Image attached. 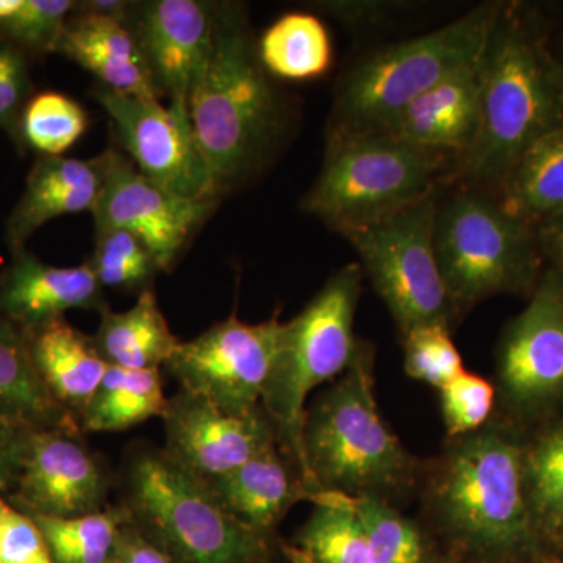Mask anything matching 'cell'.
Returning <instances> with one entry per match:
<instances>
[{"instance_id": "cell-1", "label": "cell", "mask_w": 563, "mask_h": 563, "mask_svg": "<svg viewBox=\"0 0 563 563\" xmlns=\"http://www.w3.org/2000/svg\"><path fill=\"white\" fill-rule=\"evenodd\" d=\"M526 431L490 420L451 440L429 473L424 509L465 563H514L548 554L526 504L521 457Z\"/></svg>"}, {"instance_id": "cell-2", "label": "cell", "mask_w": 563, "mask_h": 563, "mask_svg": "<svg viewBox=\"0 0 563 563\" xmlns=\"http://www.w3.org/2000/svg\"><path fill=\"white\" fill-rule=\"evenodd\" d=\"M479 76V131L455 179L496 195L518 157L563 121V65L536 11L520 3L499 5Z\"/></svg>"}, {"instance_id": "cell-3", "label": "cell", "mask_w": 563, "mask_h": 563, "mask_svg": "<svg viewBox=\"0 0 563 563\" xmlns=\"http://www.w3.org/2000/svg\"><path fill=\"white\" fill-rule=\"evenodd\" d=\"M188 111L220 195L261 168L279 136V99L239 3L217 7L210 62L191 92Z\"/></svg>"}, {"instance_id": "cell-4", "label": "cell", "mask_w": 563, "mask_h": 563, "mask_svg": "<svg viewBox=\"0 0 563 563\" xmlns=\"http://www.w3.org/2000/svg\"><path fill=\"white\" fill-rule=\"evenodd\" d=\"M374 347L362 342L350 368L307 409V485L317 493L393 503L417 481L412 455L390 431L374 395Z\"/></svg>"}, {"instance_id": "cell-5", "label": "cell", "mask_w": 563, "mask_h": 563, "mask_svg": "<svg viewBox=\"0 0 563 563\" xmlns=\"http://www.w3.org/2000/svg\"><path fill=\"white\" fill-rule=\"evenodd\" d=\"M501 3L466 11L443 27L380 47L339 84L328 144L384 133L410 103L481 57Z\"/></svg>"}, {"instance_id": "cell-6", "label": "cell", "mask_w": 563, "mask_h": 563, "mask_svg": "<svg viewBox=\"0 0 563 563\" xmlns=\"http://www.w3.org/2000/svg\"><path fill=\"white\" fill-rule=\"evenodd\" d=\"M363 276L358 263L343 266L298 317L282 322L276 357L263 388L262 406L276 428L277 443L299 466L306 484L307 396L318 385L342 376L357 354L361 340L355 336L354 321Z\"/></svg>"}, {"instance_id": "cell-7", "label": "cell", "mask_w": 563, "mask_h": 563, "mask_svg": "<svg viewBox=\"0 0 563 563\" xmlns=\"http://www.w3.org/2000/svg\"><path fill=\"white\" fill-rule=\"evenodd\" d=\"M433 246L455 317L492 296H531L543 273L532 225L468 185L437 207Z\"/></svg>"}, {"instance_id": "cell-8", "label": "cell", "mask_w": 563, "mask_h": 563, "mask_svg": "<svg viewBox=\"0 0 563 563\" xmlns=\"http://www.w3.org/2000/svg\"><path fill=\"white\" fill-rule=\"evenodd\" d=\"M448 179H455L450 158L376 133L328 144L302 207L346 235L435 196Z\"/></svg>"}, {"instance_id": "cell-9", "label": "cell", "mask_w": 563, "mask_h": 563, "mask_svg": "<svg viewBox=\"0 0 563 563\" xmlns=\"http://www.w3.org/2000/svg\"><path fill=\"white\" fill-rule=\"evenodd\" d=\"M124 507L132 523L174 563H272L269 533L224 512L163 451L133 461Z\"/></svg>"}, {"instance_id": "cell-10", "label": "cell", "mask_w": 563, "mask_h": 563, "mask_svg": "<svg viewBox=\"0 0 563 563\" xmlns=\"http://www.w3.org/2000/svg\"><path fill=\"white\" fill-rule=\"evenodd\" d=\"M437 207L435 195L344 235L401 336L422 325L451 329L457 320L433 246Z\"/></svg>"}, {"instance_id": "cell-11", "label": "cell", "mask_w": 563, "mask_h": 563, "mask_svg": "<svg viewBox=\"0 0 563 563\" xmlns=\"http://www.w3.org/2000/svg\"><path fill=\"white\" fill-rule=\"evenodd\" d=\"M495 388L506 420L525 431L563 415V274L551 266L503 331Z\"/></svg>"}, {"instance_id": "cell-12", "label": "cell", "mask_w": 563, "mask_h": 563, "mask_svg": "<svg viewBox=\"0 0 563 563\" xmlns=\"http://www.w3.org/2000/svg\"><path fill=\"white\" fill-rule=\"evenodd\" d=\"M280 328L277 314L258 324L232 314L191 342L180 343L166 369L181 390L202 396L225 412H254L262 406Z\"/></svg>"}, {"instance_id": "cell-13", "label": "cell", "mask_w": 563, "mask_h": 563, "mask_svg": "<svg viewBox=\"0 0 563 563\" xmlns=\"http://www.w3.org/2000/svg\"><path fill=\"white\" fill-rule=\"evenodd\" d=\"M109 113L122 150L135 168L163 190L187 199L220 196L203 161L187 103L163 106L158 99L96 92Z\"/></svg>"}, {"instance_id": "cell-14", "label": "cell", "mask_w": 563, "mask_h": 563, "mask_svg": "<svg viewBox=\"0 0 563 563\" xmlns=\"http://www.w3.org/2000/svg\"><path fill=\"white\" fill-rule=\"evenodd\" d=\"M217 199H187L146 179L114 151L101 196L92 209L96 232L124 229L139 236L161 272H169Z\"/></svg>"}, {"instance_id": "cell-15", "label": "cell", "mask_w": 563, "mask_h": 563, "mask_svg": "<svg viewBox=\"0 0 563 563\" xmlns=\"http://www.w3.org/2000/svg\"><path fill=\"white\" fill-rule=\"evenodd\" d=\"M16 461L13 487L3 498L21 512L70 518L102 510L106 477L80 433L21 432Z\"/></svg>"}, {"instance_id": "cell-16", "label": "cell", "mask_w": 563, "mask_h": 563, "mask_svg": "<svg viewBox=\"0 0 563 563\" xmlns=\"http://www.w3.org/2000/svg\"><path fill=\"white\" fill-rule=\"evenodd\" d=\"M163 453L201 481L239 468L277 443L276 428L263 406L251 413H231L187 390L168 399L163 413Z\"/></svg>"}, {"instance_id": "cell-17", "label": "cell", "mask_w": 563, "mask_h": 563, "mask_svg": "<svg viewBox=\"0 0 563 563\" xmlns=\"http://www.w3.org/2000/svg\"><path fill=\"white\" fill-rule=\"evenodd\" d=\"M217 5L198 0H155L131 7L129 29L139 41L161 95L187 103L213 49Z\"/></svg>"}, {"instance_id": "cell-18", "label": "cell", "mask_w": 563, "mask_h": 563, "mask_svg": "<svg viewBox=\"0 0 563 563\" xmlns=\"http://www.w3.org/2000/svg\"><path fill=\"white\" fill-rule=\"evenodd\" d=\"M77 309H107L103 287L88 262L62 268L22 250L0 277V317L24 332L36 331Z\"/></svg>"}, {"instance_id": "cell-19", "label": "cell", "mask_w": 563, "mask_h": 563, "mask_svg": "<svg viewBox=\"0 0 563 563\" xmlns=\"http://www.w3.org/2000/svg\"><path fill=\"white\" fill-rule=\"evenodd\" d=\"M483 54V52H481ZM481 121L479 58L410 103L384 133L459 163L472 150Z\"/></svg>"}, {"instance_id": "cell-20", "label": "cell", "mask_w": 563, "mask_h": 563, "mask_svg": "<svg viewBox=\"0 0 563 563\" xmlns=\"http://www.w3.org/2000/svg\"><path fill=\"white\" fill-rule=\"evenodd\" d=\"M201 484L224 512L263 533L272 532L296 503L312 499L301 470L279 443Z\"/></svg>"}, {"instance_id": "cell-21", "label": "cell", "mask_w": 563, "mask_h": 563, "mask_svg": "<svg viewBox=\"0 0 563 563\" xmlns=\"http://www.w3.org/2000/svg\"><path fill=\"white\" fill-rule=\"evenodd\" d=\"M114 151L91 158L43 157L27 177L24 195L7 224L11 250L22 246L54 218L95 209L101 196Z\"/></svg>"}, {"instance_id": "cell-22", "label": "cell", "mask_w": 563, "mask_h": 563, "mask_svg": "<svg viewBox=\"0 0 563 563\" xmlns=\"http://www.w3.org/2000/svg\"><path fill=\"white\" fill-rule=\"evenodd\" d=\"M54 52L90 70L107 90L136 98H161L139 41L125 22L79 14L66 22Z\"/></svg>"}, {"instance_id": "cell-23", "label": "cell", "mask_w": 563, "mask_h": 563, "mask_svg": "<svg viewBox=\"0 0 563 563\" xmlns=\"http://www.w3.org/2000/svg\"><path fill=\"white\" fill-rule=\"evenodd\" d=\"M27 339L40 379L80 424L85 407L109 368L95 339L77 331L65 318L27 332Z\"/></svg>"}, {"instance_id": "cell-24", "label": "cell", "mask_w": 563, "mask_h": 563, "mask_svg": "<svg viewBox=\"0 0 563 563\" xmlns=\"http://www.w3.org/2000/svg\"><path fill=\"white\" fill-rule=\"evenodd\" d=\"M0 424L18 432L81 433L79 421L52 398L32 362L27 332L0 317Z\"/></svg>"}, {"instance_id": "cell-25", "label": "cell", "mask_w": 563, "mask_h": 563, "mask_svg": "<svg viewBox=\"0 0 563 563\" xmlns=\"http://www.w3.org/2000/svg\"><path fill=\"white\" fill-rule=\"evenodd\" d=\"M526 504L548 554L563 550V415L526 431L521 457Z\"/></svg>"}, {"instance_id": "cell-26", "label": "cell", "mask_w": 563, "mask_h": 563, "mask_svg": "<svg viewBox=\"0 0 563 563\" xmlns=\"http://www.w3.org/2000/svg\"><path fill=\"white\" fill-rule=\"evenodd\" d=\"M496 198L507 213L532 228L563 214V121L518 157Z\"/></svg>"}, {"instance_id": "cell-27", "label": "cell", "mask_w": 563, "mask_h": 563, "mask_svg": "<svg viewBox=\"0 0 563 563\" xmlns=\"http://www.w3.org/2000/svg\"><path fill=\"white\" fill-rule=\"evenodd\" d=\"M101 328L92 339L109 365L128 369H161L179 347L151 288L140 292L128 312L103 310Z\"/></svg>"}, {"instance_id": "cell-28", "label": "cell", "mask_w": 563, "mask_h": 563, "mask_svg": "<svg viewBox=\"0 0 563 563\" xmlns=\"http://www.w3.org/2000/svg\"><path fill=\"white\" fill-rule=\"evenodd\" d=\"M166 399L158 369L109 365L80 417L81 432H118L163 417Z\"/></svg>"}, {"instance_id": "cell-29", "label": "cell", "mask_w": 563, "mask_h": 563, "mask_svg": "<svg viewBox=\"0 0 563 563\" xmlns=\"http://www.w3.org/2000/svg\"><path fill=\"white\" fill-rule=\"evenodd\" d=\"M266 73L285 80H312L332 65V41L320 18L303 11L284 14L258 41Z\"/></svg>"}, {"instance_id": "cell-30", "label": "cell", "mask_w": 563, "mask_h": 563, "mask_svg": "<svg viewBox=\"0 0 563 563\" xmlns=\"http://www.w3.org/2000/svg\"><path fill=\"white\" fill-rule=\"evenodd\" d=\"M314 510L296 533V544L313 563H373L365 532L346 496L317 493Z\"/></svg>"}, {"instance_id": "cell-31", "label": "cell", "mask_w": 563, "mask_h": 563, "mask_svg": "<svg viewBox=\"0 0 563 563\" xmlns=\"http://www.w3.org/2000/svg\"><path fill=\"white\" fill-rule=\"evenodd\" d=\"M29 517L38 526L55 563H109L118 533L131 521L124 506L80 517Z\"/></svg>"}, {"instance_id": "cell-32", "label": "cell", "mask_w": 563, "mask_h": 563, "mask_svg": "<svg viewBox=\"0 0 563 563\" xmlns=\"http://www.w3.org/2000/svg\"><path fill=\"white\" fill-rule=\"evenodd\" d=\"M346 501L361 521L373 563H439L426 532L393 504L350 496Z\"/></svg>"}, {"instance_id": "cell-33", "label": "cell", "mask_w": 563, "mask_h": 563, "mask_svg": "<svg viewBox=\"0 0 563 563\" xmlns=\"http://www.w3.org/2000/svg\"><path fill=\"white\" fill-rule=\"evenodd\" d=\"M87 125L88 114L80 103L60 92H41L21 114L22 135L46 157H60L84 135Z\"/></svg>"}, {"instance_id": "cell-34", "label": "cell", "mask_w": 563, "mask_h": 563, "mask_svg": "<svg viewBox=\"0 0 563 563\" xmlns=\"http://www.w3.org/2000/svg\"><path fill=\"white\" fill-rule=\"evenodd\" d=\"M88 265L103 288L124 291L147 290L154 274L161 272L139 236L124 229L98 232Z\"/></svg>"}, {"instance_id": "cell-35", "label": "cell", "mask_w": 563, "mask_h": 563, "mask_svg": "<svg viewBox=\"0 0 563 563\" xmlns=\"http://www.w3.org/2000/svg\"><path fill=\"white\" fill-rule=\"evenodd\" d=\"M404 369L407 376L435 387L437 390L465 372L451 329L422 325L402 336Z\"/></svg>"}, {"instance_id": "cell-36", "label": "cell", "mask_w": 563, "mask_h": 563, "mask_svg": "<svg viewBox=\"0 0 563 563\" xmlns=\"http://www.w3.org/2000/svg\"><path fill=\"white\" fill-rule=\"evenodd\" d=\"M439 391L444 428L451 440L479 431L492 420L496 388L484 377L463 372Z\"/></svg>"}, {"instance_id": "cell-37", "label": "cell", "mask_w": 563, "mask_h": 563, "mask_svg": "<svg viewBox=\"0 0 563 563\" xmlns=\"http://www.w3.org/2000/svg\"><path fill=\"white\" fill-rule=\"evenodd\" d=\"M76 7L70 0H21L20 9L0 24V31L29 49L54 52Z\"/></svg>"}, {"instance_id": "cell-38", "label": "cell", "mask_w": 563, "mask_h": 563, "mask_svg": "<svg viewBox=\"0 0 563 563\" xmlns=\"http://www.w3.org/2000/svg\"><path fill=\"white\" fill-rule=\"evenodd\" d=\"M0 563H55L38 526L0 496Z\"/></svg>"}, {"instance_id": "cell-39", "label": "cell", "mask_w": 563, "mask_h": 563, "mask_svg": "<svg viewBox=\"0 0 563 563\" xmlns=\"http://www.w3.org/2000/svg\"><path fill=\"white\" fill-rule=\"evenodd\" d=\"M31 92L27 63L20 47L0 41V128L14 129Z\"/></svg>"}, {"instance_id": "cell-40", "label": "cell", "mask_w": 563, "mask_h": 563, "mask_svg": "<svg viewBox=\"0 0 563 563\" xmlns=\"http://www.w3.org/2000/svg\"><path fill=\"white\" fill-rule=\"evenodd\" d=\"M322 10L350 27H377L390 21L396 11L402 9L399 2H379V0H358V2H324Z\"/></svg>"}, {"instance_id": "cell-41", "label": "cell", "mask_w": 563, "mask_h": 563, "mask_svg": "<svg viewBox=\"0 0 563 563\" xmlns=\"http://www.w3.org/2000/svg\"><path fill=\"white\" fill-rule=\"evenodd\" d=\"M109 563H174L132 521L122 526Z\"/></svg>"}, {"instance_id": "cell-42", "label": "cell", "mask_w": 563, "mask_h": 563, "mask_svg": "<svg viewBox=\"0 0 563 563\" xmlns=\"http://www.w3.org/2000/svg\"><path fill=\"white\" fill-rule=\"evenodd\" d=\"M533 231L543 262L547 261L550 263L548 266L563 274V214L540 222Z\"/></svg>"}, {"instance_id": "cell-43", "label": "cell", "mask_w": 563, "mask_h": 563, "mask_svg": "<svg viewBox=\"0 0 563 563\" xmlns=\"http://www.w3.org/2000/svg\"><path fill=\"white\" fill-rule=\"evenodd\" d=\"M20 433L0 424V496L9 495L16 476Z\"/></svg>"}, {"instance_id": "cell-44", "label": "cell", "mask_w": 563, "mask_h": 563, "mask_svg": "<svg viewBox=\"0 0 563 563\" xmlns=\"http://www.w3.org/2000/svg\"><path fill=\"white\" fill-rule=\"evenodd\" d=\"M76 7L80 14H96V16L113 18V20L128 22L129 3L118 2V0H92V2L80 3Z\"/></svg>"}, {"instance_id": "cell-45", "label": "cell", "mask_w": 563, "mask_h": 563, "mask_svg": "<svg viewBox=\"0 0 563 563\" xmlns=\"http://www.w3.org/2000/svg\"><path fill=\"white\" fill-rule=\"evenodd\" d=\"M285 554H287V558L290 559L292 563H313L302 551H299L298 548H285Z\"/></svg>"}, {"instance_id": "cell-46", "label": "cell", "mask_w": 563, "mask_h": 563, "mask_svg": "<svg viewBox=\"0 0 563 563\" xmlns=\"http://www.w3.org/2000/svg\"><path fill=\"white\" fill-rule=\"evenodd\" d=\"M514 563H561L559 562L558 555L553 554H539L533 555V558L523 559V561H518Z\"/></svg>"}, {"instance_id": "cell-47", "label": "cell", "mask_w": 563, "mask_h": 563, "mask_svg": "<svg viewBox=\"0 0 563 563\" xmlns=\"http://www.w3.org/2000/svg\"><path fill=\"white\" fill-rule=\"evenodd\" d=\"M439 563H465L462 561V559H459L457 555L448 553L446 555H443V558H440Z\"/></svg>"}, {"instance_id": "cell-48", "label": "cell", "mask_w": 563, "mask_h": 563, "mask_svg": "<svg viewBox=\"0 0 563 563\" xmlns=\"http://www.w3.org/2000/svg\"><path fill=\"white\" fill-rule=\"evenodd\" d=\"M559 562L563 563V550L558 554Z\"/></svg>"}, {"instance_id": "cell-49", "label": "cell", "mask_w": 563, "mask_h": 563, "mask_svg": "<svg viewBox=\"0 0 563 563\" xmlns=\"http://www.w3.org/2000/svg\"><path fill=\"white\" fill-rule=\"evenodd\" d=\"M562 65H563V32H562V58H561Z\"/></svg>"}]
</instances>
